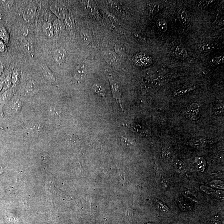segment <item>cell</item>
I'll use <instances>...</instances> for the list:
<instances>
[{"instance_id":"25","label":"cell","mask_w":224,"mask_h":224,"mask_svg":"<svg viewBox=\"0 0 224 224\" xmlns=\"http://www.w3.org/2000/svg\"><path fill=\"white\" fill-rule=\"evenodd\" d=\"M52 27L54 30V33H55L56 34H58L62 29V23H61L60 21L58 19H57L54 21Z\"/></svg>"},{"instance_id":"23","label":"cell","mask_w":224,"mask_h":224,"mask_svg":"<svg viewBox=\"0 0 224 224\" xmlns=\"http://www.w3.org/2000/svg\"><path fill=\"white\" fill-rule=\"evenodd\" d=\"M156 204H157V207H158L159 209L162 212L166 213L169 212V208L164 202L161 201V200H157V199L156 200Z\"/></svg>"},{"instance_id":"3","label":"cell","mask_w":224,"mask_h":224,"mask_svg":"<svg viewBox=\"0 0 224 224\" xmlns=\"http://www.w3.org/2000/svg\"><path fill=\"white\" fill-rule=\"evenodd\" d=\"M110 84H111V91H112V94L113 97L116 100L117 102H119L120 105L121 106V104L120 102V98L122 95V86L121 84L119 82L113 80H110Z\"/></svg>"},{"instance_id":"1","label":"cell","mask_w":224,"mask_h":224,"mask_svg":"<svg viewBox=\"0 0 224 224\" xmlns=\"http://www.w3.org/2000/svg\"><path fill=\"white\" fill-rule=\"evenodd\" d=\"M105 60L109 65L118 67L121 65V63L119 57L115 53L110 51H105L103 52Z\"/></svg>"},{"instance_id":"19","label":"cell","mask_w":224,"mask_h":224,"mask_svg":"<svg viewBox=\"0 0 224 224\" xmlns=\"http://www.w3.org/2000/svg\"><path fill=\"white\" fill-rule=\"evenodd\" d=\"M81 39L82 42L85 44L89 43L92 40V36L90 32L87 30H84L81 32Z\"/></svg>"},{"instance_id":"39","label":"cell","mask_w":224,"mask_h":224,"mask_svg":"<svg viewBox=\"0 0 224 224\" xmlns=\"http://www.w3.org/2000/svg\"><path fill=\"white\" fill-rule=\"evenodd\" d=\"M4 79L5 78L3 77H0V92L3 89Z\"/></svg>"},{"instance_id":"11","label":"cell","mask_w":224,"mask_h":224,"mask_svg":"<svg viewBox=\"0 0 224 224\" xmlns=\"http://www.w3.org/2000/svg\"><path fill=\"white\" fill-rule=\"evenodd\" d=\"M42 74L45 78L50 82H54L56 80V78L53 73L51 71L49 67L45 64L43 66Z\"/></svg>"},{"instance_id":"4","label":"cell","mask_w":224,"mask_h":224,"mask_svg":"<svg viewBox=\"0 0 224 224\" xmlns=\"http://www.w3.org/2000/svg\"><path fill=\"white\" fill-rule=\"evenodd\" d=\"M87 71L84 65H80L76 66L74 72V76L78 82H83L87 76Z\"/></svg>"},{"instance_id":"26","label":"cell","mask_w":224,"mask_h":224,"mask_svg":"<svg viewBox=\"0 0 224 224\" xmlns=\"http://www.w3.org/2000/svg\"><path fill=\"white\" fill-rule=\"evenodd\" d=\"M11 75L8 74L5 78L4 81V84L3 89V92H5L6 90L9 89L11 86Z\"/></svg>"},{"instance_id":"36","label":"cell","mask_w":224,"mask_h":224,"mask_svg":"<svg viewBox=\"0 0 224 224\" xmlns=\"http://www.w3.org/2000/svg\"><path fill=\"white\" fill-rule=\"evenodd\" d=\"M215 196L219 200H222L224 199V191L221 190H217L214 191Z\"/></svg>"},{"instance_id":"2","label":"cell","mask_w":224,"mask_h":224,"mask_svg":"<svg viewBox=\"0 0 224 224\" xmlns=\"http://www.w3.org/2000/svg\"><path fill=\"white\" fill-rule=\"evenodd\" d=\"M36 7L33 3H30L25 10L23 14V18L26 22L32 23L36 16Z\"/></svg>"},{"instance_id":"41","label":"cell","mask_w":224,"mask_h":224,"mask_svg":"<svg viewBox=\"0 0 224 224\" xmlns=\"http://www.w3.org/2000/svg\"><path fill=\"white\" fill-rule=\"evenodd\" d=\"M3 69H4L3 65L2 64H0V77H1L2 72H3Z\"/></svg>"},{"instance_id":"9","label":"cell","mask_w":224,"mask_h":224,"mask_svg":"<svg viewBox=\"0 0 224 224\" xmlns=\"http://www.w3.org/2000/svg\"><path fill=\"white\" fill-rule=\"evenodd\" d=\"M207 141L205 138L196 137L190 141V145L191 147L196 149H201L205 147Z\"/></svg>"},{"instance_id":"22","label":"cell","mask_w":224,"mask_h":224,"mask_svg":"<svg viewBox=\"0 0 224 224\" xmlns=\"http://www.w3.org/2000/svg\"><path fill=\"white\" fill-rule=\"evenodd\" d=\"M209 186L211 187L217 189H224V185L223 182L221 180H214L209 183Z\"/></svg>"},{"instance_id":"35","label":"cell","mask_w":224,"mask_h":224,"mask_svg":"<svg viewBox=\"0 0 224 224\" xmlns=\"http://www.w3.org/2000/svg\"><path fill=\"white\" fill-rule=\"evenodd\" d=\"M55 107L51 106L48 109V113L49 115L52 116L55 115H58L59 112Z\"/></svg>"},{"instance_id":"10","label":"cell","mask_w":224,"mask_h":224,"mask_svg":"<svg viewBox=\"0 0 224 224\" xmlns=\"http://www.w3.org/2000/svg\"><path fill=\"white\" fill-rule=\"evenodd\" d=\"M178 17L179 21L184 25H188L189 23L190 19L187 13L183 8L180 9L178 12Z\"/></svg>"},{"instance_id":"8","label":"cell","mask_w":224,"mask_h":224,"mask_svg":"<svg viewBox=\"0 0 224 224\" xmlns=\"http://www.w3.org/2000/svg\"><path fill=\"white\" fill-rule=\"evenodd\" d=\"M66 51L63 48H58L54 52L53 59L57 64H61L65 60Z\"/></svg>"},{"instance_id":"42","label":"cell","mask_w":224,"mask_h":224,"mask_svg":"<svg viewBox=\"0 0 224 224\" xmlns=\"http://www.w3.org/2000/svg\"><path fill=\"white\" fill-rule=\"evenodd\" d=\"M2 115H3L2 114V110H0V117H2Z\"/></svg>"},{"instance_id":"7","label":"cell","mask_w":224,"mask_h":224,"mask_svg":"<svg viewBox=\"0 0 224 224\" xmlns=\"http://www.w3.org/2000/svg\"><path fill=\"white\" fill-rule=\"evenodd\" d=\"M50 10L57 17L60 19L65 18L67 14L65 8L62 5L59 4H55L52 5L50 7Z\"/></svg>"},{"instance_id":"40","label":"cell","mask_w":224,"mask_h":224,"mask_svg":"<svg viewBox=\"0 0 224 224\" xmlns=\"http://www.w3.org/2000/svg\"><path fill=\"white\" fill-rule=\"evenodd\" d=\"M209 224H220V222L217 219H212Z\"/></svg>"},{"instance_id":"34","label":"cell","mask_w":224,"mask_h":224,"mask_svg":"<svg viewBox=\"0 0 224 224\" xmlns=\"http://www.w3.org/2000/svg\"><path fill=\"white\" fill-rule=\"evenodd\" d=\"M172 155V152L169 149H165L162 152V156L165 159H170Z\"/></svg>"},{"instance_id":"29","label":"cell","mask_w":224,"mask_h":224,"mask_svg":"<svg viewBox=\"0 0 224 224\" xmlns=\"http://www.w3.org/2000/svg\"><path fill=\"white\" fill-rule=\"evenodd\" d=\"M23 47L26 51L28 52H31L33 50V45L31 42L25 41L23 44Z\"/></svg>"},{"instance_id":"30","label":"cell","mask_w":224,"mask_h":224,"mask_svg":"<svg viewBox=\"0 0 224 224\" xmlns=\"http://www.w3.org/2000/svg\"><path fill=\"white\" fill-rule=\"evenodd\" d=\"M212 45L210 44V43H204L202 44L200 46V51L202 52H206L209 51L211 50L212 49Z\"/></svg>"},{"instance_id":"38","label":"cell","mask_w":224,"mask_h":224,"mask_svg":"<svg viewBox=\"0 0 224 224\" xmlns=\"http://www.w3.org/2000/svg\"><path fill=\"white\" fill-rule=\"evenodd\" d=\"M5 50V46L3 42L0 40V52H4Z\"/></svg>"},{"instance_id":"28","label":"cell","mask_w":224,"mask_h":224,"mask_svg":"<svg viewBox=\"0 0 224 224\" xmlns=\"http://www.w3.org/2000/svg\"><path fill=\"white\" fill-rule=\"evenodd\" d=\"M0 38L5 42L8 41L9 37L8 33L4 28H0Z\"/></svg>"},{"instance_id":"31","label":"cell","mask_w":224,"mask_h":224,"mask_svg":"<svg viewBox=\"0 0 224 224\" xmlns=\"http://www.w3.org/2000/svg\"><path fill=\"white\" fill-rule=\"evenodd\" d=\"M19 78V73L17 70H15L11 75V82L12 84H15L17 83Z\"/></svg>"},{"instance_id":"17","label":"cell","mask_w":224,"mask_h":224,"mask_svg":"<svg viewBox=\"0 0 224 224\" xmlns=\"http://www.w3.org/2000/svg\"><path fill=\"white\" fill-rule=\"evenodd\" d=\"M92 88H93V91L97 95L105 99L106 94L104 89L100 84H94Z\"/></svg>"},{"instance_id":"5","label":"cell","mask_w":224,"mask_h":224,"mask_svg":"<svg viewBox=\"0 0 224 224\" xmlns=\"http://www.w3.org/2000/svg\"><path fill=\"white\" fill-rule=\"evenodd\" d=\"M25 91L27 94L32 96L36 95L40 91V87L35 81H29L25 85Z\"/></svg>"},{"instance_id":"14","label":"cell","mask_w":224,"mask_h":224,"mask_svg":"<svg viewBox=\"0 0 224 224\" xmlns=\"http://www.w3.org/2000/svg\"><path fill=\"white\" fill-rule=\"evenodd\" d=\"M43 129L42 125L40 123L30 124L27 127L28 132L30 133H37L42 131Z\"/></svg>"},{"instance_id":"27","label":"cell","mask_w":224,"mask_h":224,"mask_svg":"<svg viewBox=\"0 0 224 224\" xmlns=\"http://www.w3.org/2000/svg\"><path fill=\"white\" fill-rule=\"evenodd\" d=\"M65 25L66 28L70 31H72L73 30V22L71 17L69 15L66 14L65 18Z\"/></svg>"},{"instance_id":"43","label":"cell","mask_w":224,"mask_h":224,"mask_svg":"<svg viewBox=\"0 0 224 224\" xmlns=\"http://www.w3.org/2000/svg\"><path fill=\"white\" fill-rule=\"evenodd\" d=\"M147 224H152L151 223H147Z\"/></svg>"},{"instance_id":"33","label":"cell","mask_w":224,"mask_h":224,"mask_svg":"<svg viewBox=\"0 0 224 224\" xmlns=\"http://www.w3.org/2000/svg\"><path fill=\"white\" fill-rule=\"evenodd\" d=\"M214 111L216 113L222 114L223 113V105L222 104H219L216 105L214 108Z\"/></svg>"},{"instance_id":"16","label":"cell","mask_w":224,"mask_h":224,"mask_svg":"<svg viewBox=\"0 0 224 224\" xmlns=\"http://www.w3.org/2000/svg\"><path fill=\"white\" fill-rule=\"evenodd\" d=\"M22 108V103L20 99H18L11 104V110L12 112L14 114L18 113L21 111Z\"/></svg>"},{"instance_id":"37","label":"cell","mask_w":224,"mask_h":224,"mask_svg":"<svg viewBox=\"0 0 224 224\" xmlns=\"http://www.w3.org/2000/svg\"><path fill=\"white\" fill-rule=\"evenodd\" d=\"M201 190L202 191L205 192L206 193H208V194H212V193H214V190L211 189V188H209L208 187H205L203 186H201Z\"/></svg>"},{"instance_id":"13","label":"cell","mask_w":224,"mask_h":224,"mask_svg":"<svg viewBox=\"0 0 224 224\" xmlns=\"http://www.w3.org/2000/svg\"><path fill=\"white\" fill-rule=\"evenodd\" d=\"M43 32L46 36L49 38H52L54 35L52 25L50 22H45L42 27Z\"/></svg>"},{"instance_id":"32","label":"cell","mask_w":224,"mask_h":224,"mask_svg":"<svg viewBox=\"0 0 224 224\" xmlns=\"http://www.w3.org/2000/svg\"><path fill=\"white\" fill-rule=\"evenodd\" d=\"M224 57L223 56H216L212 59V62L216 65L222 64L224 62Z\"/></svg>"},{"instance_id":"15","label":"cell","mask_w":224,"mask_h":224,"mask_svg":"<svg viewBox=\"0 0 224 224\" xmlns=\"http://www.w3.org/2000/svg\"><path fill=\"white\" fill-rule=\"evenodd\" d=\"M196 167L199 172H203L205 169L206 163L205 159L202 157H198L196 158Z\"/></svg>"},{"instance_id":"18","label":"cell","mask_w":224,"mask_h":224,"mask_svg":"<svg viewBox=\"0 0 224 224\" xmlns=\"http://www.w3.org/2000/svg\"><path fill=\"white\" fill-rule=\"evenodd\" d=\"M135 61L138 65L141 62L143 61L142 66H146L147 65H149L151 60L149 57H147L146 55H140L138 56L137 58H136V59H135Z\"/></svg>"},{"instance_id":"20","label":"cell","mask_w":224,"mask_h":224,"mask_svg":"<svg viewBox=\"0 0 224 224\" xmlns=\"http://www.w3.org/2000/svg\"><path fill=\"white\" fill-rule=\"evenodd\" d=\"M174 166L177 172L179 173H183L185 169L184 163L180 159L176 160L174 162Z\"/></svg>"},{"instance_id":"21","label":"cell","mask_w":224,"mask_h":224,"mask_svg":"<svg viewBox=\"0 0 224 224\" xmlns=\"http://www.w3.org/2000/svg\"><path fill=\"white\" fill-rule=\"evenodd\" d=\"M156 25L158 28L162 32H165L167 30L168 25L167 22L164 19L160 18L158 19L156 22Z\"/></svg>"},{"instance_id":"6","label":"cell","mask_w":224,"mask_h":224,"mask_svg":"<svg viewBox=\"0 0 224 224\" xmlns=\"http://www.w3.org/2000/svg\"><path fill=\"white\" fill-rule=\"evenodd\" d=\"M170 52L172 55L177 58L183 59L188 57L187 52L185 48L182 46H174L171 49Z\"/></svg>"},{"instance_id":"12","label":"cell","mask_w":224,"mask_h":224,"mask_svg":"<svg viewBox=\"0 0 224 224\" xmlns=\"http://www.w3.org/2000/svg\"><path fill=\"white\" fill-rule=\"evenodd\" d=\"M12 89H9L3 92L2 95L0 96V103L2 105L6 104L11 100L12 97Z\"/></svg>"},{"instance_id":"24","label":"cell","mask_w":224,"mask_h":224,"mask_svg":"<svg viewBox=\"0 0 224 224\" xmlns=\"http://www.w3.org/2000/svg\"><path fill=\"white\" fill-rule=\"evenodd\" d=\"M121 142L124 146L129 147V148H133L135 146L134 141L131 139L126 138V137H122Z\"/></svg>"}]
</instances>
